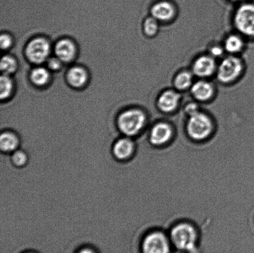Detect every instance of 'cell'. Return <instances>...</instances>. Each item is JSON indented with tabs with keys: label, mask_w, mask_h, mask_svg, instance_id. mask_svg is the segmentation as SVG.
Masks as SVG:
<instances>
[{
	"label": "cell",
	"mask_w": 254,
	"mask_h": 253,
	"mask_svg": "<svg viewBox=\"0 0 254 253\" xmlns=\"http://www.w3.org/2000/svg\"><path fill=\"white\" fill-rule=\"evenodd\" d=\"M246 70V63L243 56L226 54L218 61L215 79L221 86H232L243 78Z\"/></svg>",
	"instance_id": "cell-1"
},
{
	"label": "cell",
	"mask_w": 254,
	"mask_h": 253,
	"mask_svg": "<svg viewBox=\"0 0 254 253\" xmlns=\"http://www.w3.org/2000/svg\"><path fill=\"white\" fill-rule=\"evenodd\" d=\"M233 29L248 41L254 39V3L244 1L238 4L231 15Z\"/></svg>",
	"instance_id": "cell-2"
},
{
	"label": "cell",
	"mask_w": 254,
	"mask_h": 253,
	"mask_svg": "<svg viewBox=\"0 0 254 253\" xmlns=\"http://www.w3.org/2000/svg\"><path fill=\"white\" fill-rule=\"evenodd\" d=\"M147 113L144 109L139 106H133L122 112L117 120L119 130L127 137L134 136L143 130L145 126Z\"/></svg>",
	"instance_id": "cell-3"
},
{
	"label": "cell",
	"mask_w": 254,
	"mask_h": 253,
	"mask_svg": "<svg viewBox=\"0 0 254 253\" xmlns=\"http://www.w3.org/2000/svg\"><path fill=\"white\" fill-rule=\"evenodd\" d=\"M186 128L191 138L195 140H205L213 130V121L211 116L201 109L188 117Z\"/></svg>",
	"instance_id": "cell-4"
},
{
	"label": "cell",
	"mask_w": 254,
	"mask_h": 253,
	"mask_svg": "<svg viewBox=\"0 0 254 253\" xmlns=\"http://www.w3.org/2000/svg\"><path fill=\"white\" fill-rule=\"evenodd\" d=\"M171 239L174 246L178 250L190 252L195 249L197 235L191 225L182 223L172 229Z\"/></svg>",
	"instance_id": "cell-5"
},
{
	"label": "cell",
	"mask_w": 254,
	"mask_h": 253,
	"mask_svg": "<svg viewBox=\"0 0 254 253\" xmlns=\"http://www.w3.org/2000/svg\"><path fill=\"white\" fill-rule=\"evenodd\" d=\"M218 64L217 59L205 51L194 56L189 68L196 79H212L215 78Z\"/></svg>",
	"instance_id": "cell-6"
},
{
	"label": "cell",
	"mask_w": 254,
	"mask_h": 253,
	"mask_svg": "<svg viewBox=\"0 0 254 253\" xmlns=\"http://www.w3.org/2000/svg\"><path fill=\"white\" fill-rule=\"evenodd\" d=\"M183 104V93L173 87L159 92L154 101L157 110L166 115L175 113L182 108Z\"/></svg>",
	"instance_id": "cell-7"
},
{
	"label": "cell",
	"mask_w": 254,
	"mask_h": 253,
	"mask_svg": "<svg viewBox=\"0 0 254 253\" xmlns=\"http://www.w3.org/2000/svg\"><path fill=\"white\" fill-rule=\"evenodd\" d=\"M189 93L191 99L204 105L215 100L218 94V88L212 79H196Z\"/></svg>",
	"instance_id": "cell-8"
},
{
	"label": "cell",
	"mask_w": 254,
	"mask_h": 253,
	"mask_svg": "<svg viewBox=\"0 0 254 253\" xmlns=\"http://www.w3.org/2000/svg\"><path fill=\"white\" fill-rule=\"evenodd\" d=\"M149 15L163 25L173 24L179 16L176 4L168 0H160L154 2L149 8Z\"/></svg>",
	"instance_id": "cell-9"
},
{
	"label": "cell",
	"mask_w": 254,
	"mask_h": 253,
	"mask_svg": "<svg viewBox=\"0 0 254 253\" xmlns=\"http://www.w3.org/2000/svg\"><path fill=\"white\" fill-rule=\"evenodd\" d=\"M25 53L27 58L32 63H43L49 59L51 53V44L43 37H36L27 44Z\"/></svg>",
	"instance_id": "cell-10"
},
{
	"label": "cell",
	"mask_w": 254,
	"mask_h": 253,
	"mask_svg": "<svg viewBox=\"0 0 254 253\" xmlns=\"http://www.w3.org/2000/svg\"><path fill=\"white\" fill-rule=\"evenodd\" d=\"M248 40L235 30L228 32L221 40L226 54L242 56L247 49Z\"/></svg>",
	"instance_id": "cell-11"
},
{
	"label": "cell",
	"mask_w": 254,
	"mask_h": 253,
	"mask_svg": "<svg viewBox=\"0 0 254 253\" xmlns=\"http://www.w3.org/2000/svg\"><path fill=\"white\" fill-rule=\"evenodd\" d=\"M143 253H170V245L166 235L154 232L144 238L142 245Z\"/></svg>",
	"instance_id": "cell-12"
},
{
	"label": "cell",
	"mask_w": 254,
	"mask_h": 253,
	"mask_svg": "<svg viewBox=\"0 0 254 253\" xmlns=\"http://www.w3.org/2000/svg\"><path fill=\"white\" fill-rule=\"evenodd\" d=\"M195 80L196 78L190 68H182L174 73L172 78L171 87L183 94L190 91Z\"/></svg>",
	"instance_id": "cell-13"
},
{
	"label": "cell",
	"mask_w": 254,
	"mask_h": 253,
	"mask_svg": "<svg viewBox=\"0 0 254 253\" xmlns=\"http://www.w3.org/2000/svg\"><path fill=\"white\" fill-rule=\"evenodd\" d=\"M173 134V128L170 124L165 121H159L152 127L149 140L154 145H163L168 142Z\"/></svg>",
	"instance_id": "cell-14"
},
{
	"label": "cell",
	"mask_w": 254,
	"mask_h": 253,
	"mask_svg": "<svg viewBox=\"0 0 254 253\" xmlns=\"http://www.w3.org/2000/svg\"><path fill=\"white\" fill-rule=\"evenodd\" d=\"M134 145L130 139L123 138L118 139L114 143L111 152L117 160L124 161L129 159L133 155Z\"/></svg>",
	"instance_id": "cell-15"
},
{
	"label": "cell",
	"mask_w": 254,
	"mask_h": 253,
	"mask_svg": "<svg viewBox=\"0 0 254 253\" xmlns=\"http://www.w3.org/2000/svg\"><path fill=\"white\" fill-rule=\"evenodd\" d=\"M54 50L57 58L64 63H69L75 58L76 47L71 40H60L55 46Z\"/></svg>",
	"instance_id": "cell-16"
},
{
	"label": "cell",
	"mask_w": 254,
	"mask_h": 253,
	"mask_svg": "<svg viewBox=\"0 0 254 253\" xmlns=\"http://www.w3.org/2000/svg\"><path fill=\"white\" fill-rule=\"evenodd\" d=\"M88 74L83 67L75 66L68 69L66 80L72 88L79 89L83 87L88 81Z\"/></svg>",
	"instance_id": "cell-17"
},
{
	"label": "cell",
	"mask_w": 254,
	"mask_h": 253,
	"mask_svg": "<svg viewBox=\"0 0 254 253\" xmlns=\"http://www.w3.org/2000/svg\"><path fill=\"white\" fill-rule=\"evenodd\" d=\"M20 145L18 136L12 131H6L0 136V149L5 154L14 152Z\"/></svg>",
	"instance_id": "cell-18"
},
{
	"label": "cell",
	"mask_w": 254,
	"mask_h": 253,
	"mask_svg": "<svg viewBox=\"0 0 254 253\" xmlns=\"http://www.w3.org/2000/svg\"><path fill=\"white\" fill-rule=\"evenodd\" d=\"M162 25L153 17L148 14L142 21L141 31L146 38L153 39L158 36Z\"/></svg>",
	"instance_id": "cell-19"
},
{
	"label": "cell",
	"mask_w": 254,
	"mask_h": 253,
	"mask_svg": "<svg viewBox=\"0 0 254 253\" xmlns=\"http://www.w3.org/2000/svg\"><path fill=\"white\" fill-rule=\"evenodd\" d=\"M29 78L34 85L42 87L49 83L51 74L46 68L43 67H37L32 69Z\"/></svg>",
	"instance_id": "cell-20"
},
{
	"label": "cell",
	"mask_w": 254,
	"mask_h": 253,
	"mask_svg": "<svg viewBox=\"0 0 254 253\" xmlns=\"http://www.w3.org/2000/svg\"><path fill=\"white\" fill-rule=\"evenodd\" d=\"M17 63L13 57L4 55L2 57L0 62V69L2 74L9 76L15 73L17 70Z\"/></svg>",
	"instance_id": "cell-21"
},
{
	"label": "cell",
	"mask_w": 254,
	"mask_h": 253,
	"mask_svg": "<svg viewBox=\"0 0 254 253\" xmlns=\"http://www.w3.org/2000/svg\"><path fill=\"white\" fill-rule=\"evenodd\" d=\"M12 89L13 83L12 79L8 75L2 74L0 78V98L1 101L9 98L11 94Z\"/></svg>",
	"instance_id": "cell-22"
},
{
	"label": "cell",
	"mask_w": 254,
	"mask_h": 253,
	"mask_svg": "<svg viewBox=\"0 0 254 253\" xmlns=\"http://www.w3.org/2000/svg\"><path fill=\"white\" fill-rule=\"evenodd\" d=\"M205 52L218 61L223 58L226 54L221 41L211 42L206 47Z\"/></svg>",
	"instance_id": "cell-23"
},
{
	"label": "cell",
	"mask_w": 254,
	"mask_h": 253,
	"mask_svg": "<svg viewBox=\"0 0 254 253\" xmlns=\"http://www.w3.org/2000/svg\"><path fill=\"white\" fill-rule=\"evenodd\" d=\"M29 160V155L23 150H16L12 152L11 161L12 165L17 168L25 167Z\"/></svg>",
	"instance_id": "cell-24"
},
{
	"label": "cell",
	"mask_w": 254,
	"mask_h": 253,
	"mask_svg": "<svg viewBox=\"0 0 254 253\" xmlns=\"http://www.w3.org/2000/svg\"><path fill=\"white\" fill-rule=\"evenodd\" d=\"M182 107H183L184 113L187 116V117L198 112L202 109L201 104L193 100V99H191L190 101H186L184 103H183Z\"/></svg>",
	"instance_id": "cell-25"
},
{
	"label": "cell",
	"mask_w": 254,
	"mask_h": 253,
	"mask_svg": "<svg viewBox=\"0 0 254 253\" xmlns=\"http://www.w3.org/2000/svg\"><path fill=\"white\" fill-rule=\"evenodd\" d=\"M12 42V37L9 34H2L0 36V47L2 51H6L11 48Z\"/></svg>",
	"instance_id": "cell-26"
},
{
	"label": "cell",
	"mask_w": 254,
	"mask_h": 253,
	"mask_svg": "<svg viewBox=\"0 0 254 253\" xmlns=\"http://www.w3.org/2000/svg\"><path fill=\"white\" fill-rule=\"evenodd\" d=\"M62 62L59 58L52 57L47 59V67L52 71H59L62 68Z\"/></svg>",
	"instance_id": "cell-27"
},
{
	"label": "cell",
	"mask_w": 254,
	"mask_h": 253,
	"mask_svg": "<svg viewBox=\"0 0 254 253\" xmlns=\"http://www.w3.org/2000/svg\"><path fill=\"white\" fill-rule=\"evenodd\" d=\"M78 253H95L93 250L89 249H82L78 252Z\"/></svg>",
	"instance_id": "cell-28"
},
{
	"label": "cell",
	"mask_w": 254,
	"mask_h": 253,
	"mask_svg": "<svg viewBox=\"0 0 254 253\" xmlns=\"http://www.w3.org/2000/svg\"><path fill=\"white\" fill-rule=\"evenodd\" d=\"M229 1L235 2H239V4L241 3L244 1H246V0H229Z\"/></svg>",
	"instance_id": "cell-29"
}]
</instances>
